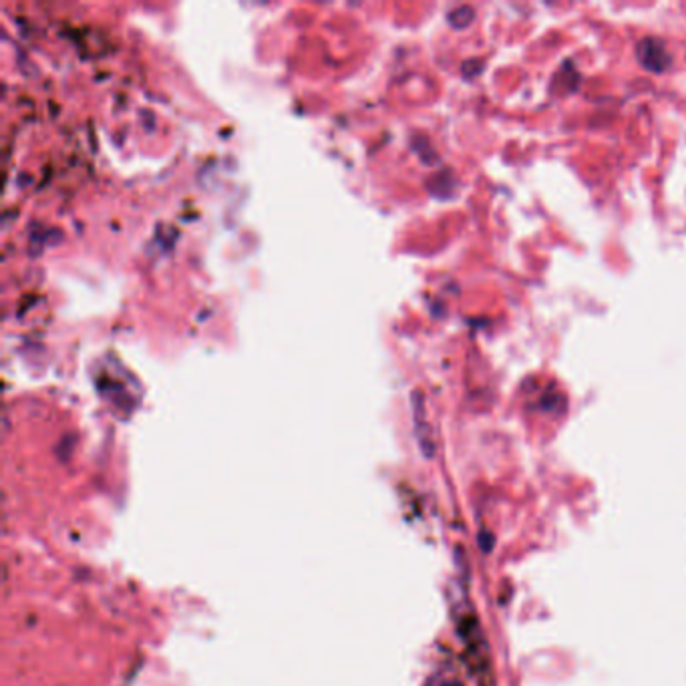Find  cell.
Returning a JSON list of instances; mask_svg holds the SVG:
<instances>
[{"instance_id":"obj_1","label":"cell","mask_w":686,"mask_h":686,"mask_svg":"<svg viewBox=\"0 0 686 686\" xmlns=\"http://www.w3.org/2000/svg\"><path fill=\"white\" fill-rule=\"evenodd\" d=\"M636 59L650 73H664L673 65V56L666 45L657 37H645L636 45Z\"/></svg>"},{"instance_id":"obj_2","label":"cell","mask_w":686,"mask_h":686,"mask_svg":"<svg viewBox=\"0 0 686 686\" xmlns=\"http://www.w3.org/2000/svg\"><path fill=\"white\" fill-rule=\"evenodd\" d=\"M473 9L471 7H457L455 11L449 13V23L454 25L455 28H466L473 23Z\"/></svg>"}]
</instances>
